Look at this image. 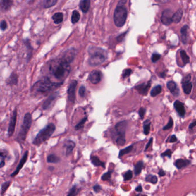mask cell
Here are the masks:
<instances>
[{
	"label": "cell",
	"mask_w": 196,
	"mask_h": 196,
	"mask_svg": "<svg viewBox=\"0 0 196 196\" xmlns=\"http://www.w3.org/2000/svg\"><path fill=\"white\" fill-rule=\"evenodd\" d=\"M63 82H52L49 77H44L36 81L31 88V92L34 96H47L54 90L59 88Z\"/></svg>",
	"instance_id": "6da1fadb"
},
{
	"label": "cell",
	"mask_w": 196,
	"mask_h": 196,
	"mask_svg": "<svg viewBox=\"0 0 196 196\" xmlns=\"http://www.w3.org/2000/svg\"><path fill=\"white\" fill-rule=\"evenodd\" d=\"M51 74L60 82H63L64 79L68 75L70 71V63L63 61L62 60L58 63L51 64L49 66Z\"/></svg>",
	"instance_id": "7a4b0ae2"
},
{
	"label": "cell",
	"mask_w": 196,
	"mask_h": 196,
	"mask_svg": "<svg viewBox=\"0 0 196 196\" xmlns=\"http://www.w3.org/2000/svg\"><path fill=\"white\" fill-rule=\"evenodd\" d=\"M88 52L89 54L88 63L92 66L99 65L108 59V52L101 48L90 47L89 48Z\"/></svg>",
	"instance_id": "3957f363"
},
{
	"label": "cell",
	"mask_w": 196,
	"mask_h": 196,
	"mask_svg": "<svg viewBox=\"0 0 196 196\" xmlns=\"http://www.w3.org/2000/svg\"><path fill=\"white\" fill-rule=\"evenodd\" d=\"M56 126L54 123H49L44 128L41 130L36 135L32 142L33 145L39 147L41 145L48 140L54 134Z\"/></svg>",
	"instance_id": "277c9868"
},
{
	"label": "cell",
	"mask_w": 196,
	"mask_h": 196,
	"mask_svg": "<svg viewBox=\"0 0 196 196\" xmlns=\"http://www.w3.org/2000/svg\"><path fill=\"white\" fill-rule=\"evenodd\" d=\"M32 123V114L29 112L26 113L23 118V124L21 126L20 130L17 136L16 140L20 144L24 143L27 138L28 131H30Z\"/></svg>",
	"instance_id": "5b68a950"
},
{
	"label": "cell",
	"mask_w": 196,
	"mask_h": 196,
	"mask_svg": "<svg viewBox=\"0 0 196 196\" xmlns=\"http://www.w3.org/2000/svg\"><path fill=\"white\" fill-rule=\"evenodd\" d=\"M127 8L124 5L118 4L114 15V24L117 27H121L124 25L127 20Z\"/></svg>",
	"instance_id": "8992f818"
},
{
	"label": "cell",
	"mask_w": 196,
	"mask_h": 196,
	"mask_svg": "<svg viewBox=\"0 0 196 196\" xmlns=\"http://www.w3.org/2000/svg\"><path fill=\"white\" fill-rule=\"evenodd\" d=\"M114 129L118 136L117 138L125 139V133L127 129V121L124 120L118 123L115 125Z\"/></svg>",
	"instance_id": "52a82bcc"
},
{
	"label": "cell",
	"mask_w": 196,
	"mask_h": 196,
	"mask_svg": "<svg viewBox=\"0 0 196 196\" xmlns=\"http://www.w3.org/2000/svg\"><path fill=\"white\" fill-rule=\"evenodd\" d=\"M17 117V110L15 108L12 113V115L11 116L8 130V135L9 137H11L14 134L15 131V128L16 125Z\"/></svg>",
	"instance_id": "ba28073f"
},
{
	"label": "cell",
	"mask_w": 196,
	"mask_h": 196,
	"mask_svg": "<svg viewBox=\"0 0 196 196\" xmlns=\"http://www.w3.org/2000/svg\"><path fill=\"white\" fill-rule=\"evenodd\" d=\"M78 82L76 80L71 81L70 83L68 89H67V95H68V99L70 102L74 104L75 100V90L76 87L77 86Z\"/></svg>",
	"instance_id": "9c48e42d"
},
{
	"label": "cell",
	"mask_w": 196,
	"mask_h": 196,
	"mask_svg": "<svg viewBox=\"0 0 196 196\" xmlns=\"http://www.w3.org/2000/svg\"><path fill=\"white\" fill-rule=\"evenodd\" d=\"M59 92H55L49 95V96L43 102L42 104V108L43 110L49 109L52 103L55 101V99L59 96Z\"/></svg>",
	"instance_id": "30bf717a"
},
{
	"label": "cell",
	"mask_w": 196,
	"mask_h": 196,
	"mask_svg": "<svg viewBox=\"0 0 196 196\" xmlns=\"http://www.w3.org/2000/svg\"><path fill=\"white\" fill-rule=\"evenodd\" d=\"M28 154L29 152L28 150H26L25 151V152L24 153L23 156L22 157L20 161V162L18 164V166H17L16 169L11 174V177H16L17 175L19 173L20 171L21 170V169L23 168V167L24 166V165L26 163L27 159H28Z\"/></svg>",
	"instance_id": "8fae6325"
},
{
	"label": "cell",
	"mask_w": 196,
	"mask_h": 196,
	"mask_svg": "<svg viewBox=\"0 0 196 196\" xmlns=\"http://www.w3.org/2000/svg\"><path fill=\"white\" fill-rule=\"evenodd\" d=\"M173 15V12L171 10L166 9L164 10L162 12V15L161 17V21L162 23L166 25H169L173 23L172 21V17Z\"/></svg>",
	"instance_id": "7c38bea8"
},
{
	"label": "cell",
	"mask_w": 196,
	"mask_h": 196,
	"mask_svg": "<svg viewBox=\"0 0 196 196\" xmlns=\"http://www.w3.org/2000/svg\"><path fill=\"white\" fill-rule=\"evenodd\" d=\"M151 87V81H149L147 83H143L135 86V89L139 92V93L143 96H146L147 93Z\"/></svg>",
	"instance_id": "4fadbf2b"
},
{
	"label": "cell",
	"mask_w": 196,
	"mask_h": 196,
	"mask_svg": "<svg viewBox=\"0 0 196 196\" xmlns=\"http://www.w3.org/2000/svg\"><path fill=\"white\" fill-rule=\"evenodd\" d=\"M101 79V73L98 70H93L92 71L89 75V80L93 84H97L100 82Z\"/></svg>",
	"instance_id": "5bb4252c"
},
{
	"label": "cell",
	"mask_w": 196,
	"mask_h": 196,
	"mask_svg": "<svg viewBox=\"0 0 196 196\" xmlns=\"http://www.w3.org/2000/svg\"><path fill=\"white\" fill-rule=\"evenodd\" d=\"M75 55V50L73 49H68L66 51L62 59L63 61L70 63L74 59Z\"/></svg>",
	"instance_id": "9a60e30c"
},
{
	"label": "cell",
	"mask_w": 196,
	"mask_h": 196,
	"mask_svg": "<svg viewBox=\"0 0 196 196\" xmlns=\"http://www.w3.org/2000/svg\"><path fill=\"white\" fill-rule=\"evenodd\" d=\"M174 106L180 117H183L186 114V110L184 107V104L182 102H180V101L177 100L174 103Z\"/></svg>",
	"instance_id": "2e32d148"
},
{
	"label": "cell",
	"mask_w": 196,
	"mask_h": 196,
	"mask_svg": "<svg viewBox=\"0 0 196 196\" xmlns=\"http://www.w3.org/2000/svg\"><path fill=\"white\" fill-rule=\"evenodd\" d=\"M167 87L171 94L177 97L180 94V90L177 86V84L174 81H169L167 83Z\"/></svg>",
	"instance_id": "e0dca14e"
},
{
	"label": "cell",
	"mask_w": 196,
	"mask_h": 196,
	"mask_svg": "<svg viewBox=\"0 0 196 196\" xmlns=\"http://www.w3.org/2000/svg\"><path fill=\"white\" fill-rule=\"evenodd\" d=\"M63 147L66 148V155L67 157L72 153L74 148L75 147V143L73 140H68L65 142Z\"/></svg>",
	"instance_id": "ac0fdd59"
},
{
	"label": "cell",
	"mask_w": 196,
	"mask_h": 196,
	"mask_svg": "<svg viewBox=\"0 0 196 196\" xmlns=\"http://www.w3.org/2000/svg\"><path fill=\"white\" fill-rule=\"evenodd\" d=\"M18 82V76L15 73H12L6 80V83L8 86H15Z\"/></svg>",
	"instance_id": "d6986e66"
},
{
	"label": "cell",
	"mask_w": 196,
	"mask_h": 196,
	"mask_svg": "<svg viewBox=\"0 0 196 196\" xmlns=\"http://www.w3.org/2000/svg\"><path fill=\"white\" fill-rule=\"evenodd\" d=\"M13 5L12 0H1L0 8L3 11H8Z\"/></svg>",
	"instance_id": "ffe728a7"
},
{
	"label": "cell",
	"mask_w": 196,
	"mask_h": 196,
	"mask_svg": "<svg viewBox=\"0 0 196 196\" xmlns=\"http://www.w3.org/2000/svg\"><path fill=\"white\" fill-rule=\"evenodd\" d=\"M190 164V161L189 160L179 159L176 161L174 165L178 169H180L183 167H185L186 166H188Z\"/></svg>",
	"instance_id": "44dd1931"
},
{
	"label": "cell",
	"mask_w": 196,
	"mask_h": 196,
	"mask_svg": "<svg viewBox=\"0 0 196 196\" xmlns=\"http://www.w3.org/2000/svg\"><path fill=\"white\" fill-rule=\"evenodd\" d=\"M188 29H189L188 25H185L183 27H182V28L180 30L181 39H182V42L183 44H186L187 43V40H188L187 35H188Z\"/></svg>",
	"instance_id": "7402d4cb"
},
{
	"label": "cell",
	"mask_w": 196,
	"mask_h": 196,
	"mask_svg": "<svg viewBox=\"0 0 196 196\" xmlns=\"http://www.w3.org/2000/svg\"><path fill=\"white\" fill-rule=\"evenodd\" d=\"M61 161V158L57 155L51 154H49L47 157V162L49 164H57Z\"/></svg>",
	"instance_id": "603a6c76"
},
{
	"label": "cell",
	"mask_w": 196,
	"mask_h": 196,
	"mask_svg": "<svg viewBox=\"0 0 196 196\" xmlns=\"http://www.w3.org/2000/svg\"><path fill=\"white\" fill-rule=\"evenodd\" d=\"M182 15H183L182 10L180 9L177 11L176 13H173V15L172 17V21L176 24L179 23L182 19Z\"/></svg>",
	"instance_id": "cb8c5ba5"
},
{
	"label": "cell",
	"mask_w": 196,
	"mask_h": 196,
	"mask_svg": "<svg viewBox=\"0 0 196 196\" xmlns=\"http://www.w3.org/2000/svg\"><path fill=\"white\" fill-rule=\"evenodd\" d=\"M182 87L183 90V92L186 94H189L191 93L193 85L192 82H188L182 83Z\"/></svg>",
	"instance_id": "d4e9b609"
},
{
	"label": "cell",
	"mask_w": 196,
	"mask_h": 196,
	"mask_svg": "<svg viewBox=\"0 0 196 196\" xmlns=\"http://www.w3.org/2000/svg\"><path fill=\"white\" fill-rule=\"evenodd\" d=\"M52 18L55 24H61L63 20V15L61 12H58L55 13L52 17Z\"/></svg>",
	"instance_id": "484cf974"
},
{
	"label": "cell",
	"mask_w": 196,
	"mask_h": 196,
	"mask_svg": "<svg viewBox=\"0 0 196 196\" xmlns=\"http://www.w3.org/2000/svg\"><path fill=\"white\" fill-rule=\"evenodd\" d=\"M90 6V0H82L80 3V8L83 13H86Z\"/></svg>",
	"instance_id": "4316f807"
},
{
	"label": "cell",
	"mask_w": 196,
	"mask_h": 196,
	"mask_svg": "<svg viewBox=\"0 0 196 196\" xmlns=\"http://www.w3.org/2000/svg\"><path fill=\"white\" fill-rule=\"evenodd\" d=\"M90 159H91V161H92V163L95 166H101L103 168H105V163L104 162H102L98 157L97 156H93V157H92L90 158Z\"/></svg>",
	"instance_id": "83f0119b"
},
{
	"label": "cell",
	"mask_w": 196,
	"mask_h": 196,
	"mask_svg": "<svg viewBox=\"0 0 196 196\" xmlns=\"http://www.w3.org/2000/svg\"><path fill=\"white\" fill-rule=\"evenodd\" d=\"M143 165H144L143 162L142 161H139L138 162L136 163L135 166V168H134V172H135V175L136 176L139 175L141 173L142 169L143 167Z\"/></svg>",
	"instance_id": "f1b7e54d"
},
{
	"label": "cell",
	"mask_w": 196,
	"mask_h": 196,
	"mask_svg": "<svg viewBox=\"0 0 196 196\" xmlns=\"http://www.w3.org/2000/svg\"><path fill=\"white\" fill-rule=\"evenodd\" d=\"M161 91H162V86L159 85L152 88V89L151 91L150 94L152 97H155L158 94L161 93Z\"/></svg>",
	"instance_id": "f546056e"
},
{
	"label": "cell",
	"mask_w": 196,
	"mask_h": 196,
	"mask_svg": "<svg viewBox=\"0 0 196 196\" xmlns=\"http://www.w3.org/2000/svg\"><path fill=\"white\" fill-rule=\"evenodd\" d=\"M58 0H44L43 2V6L44 8H49L55 6Z\"/></svg>",
	"instance_id": "4dcf8cb0"
},
{
	"label": "cell",
	"mask_w": 196,
	"mask_h": 196,
	"mask_svg": "<svg viewBox=\"0 0 196 196\" xmlns=\"http://www.w3.org/2000/svg\"><path fill=\"white\" fill-rule=\"evenodd\" d=\"M133 145H130V146H128V147H126V148H124V149H121V150L120 151V152H119L118 157H119V158H121V157L124 156V155L130 153V152L132 151V149H133Z\"/></svg>",
	"instance_id": "1f68e13d"
},
{
	"label": "cell",
	"mask_w": 196,
	"mask_h": 196,
	"mask_svg": "<svg viewBox=\"0 0 196 196\" xmlns=\"http://www.w3.org/2000/svg\"><path fill=\"white\" fill-rule=\"evenodd\" d=\"M180 55L182 61L184 65H186V64H187V63H188L189 62V61H190L189 57L186 54V53L185 52V51H183V50L180 51Z\"/></svg>",
	"instance_id": "d6a6232c"
},
{
	"label": "cell",
	"mask_w": 196,
	"mask_h": 196,
	"mask_svg": "<svg viewBox=\"0 0 196 196\" xmlns=\"http://www.w3.org/2000/svg\"><path fill=\"white\" fill-rule=\"evenodd\" d=\"M80 18V14L77 11H74L71 16V22L73 24L77 23Z\"/></svg>",
	"instance_id": "836d02e7"
},
{
	"label": "cell",
	"mask_w": 196,
	"mask_h": 196,
	"mask_svg": "<svg viewBox=\"0 0 196 196\" xmlns=\"http://www.w3.org/2000/svg\"><path fill=\"white\" fill-rule=\"evenodd\" d=\"M150 125H151V121L149 120H146V121H145L143 123V131L144 133L146 135H148L149 133Z\"/></svg>",
	"instance_id": "e575fe53"
},
{
	"label": "cell",
	"mask_w": 196,
	"mask_h": 196,
	"mask_svg": "<svg viewBox=\"0 0 196 196\" xmlns=\"http://www.w3.org/2000/svg\"><path fill=\"white\" fill-rule=\"evenodd\" d=\"M11 184V182L9 180V181L5 182L1 185V195H3L6 192V190L8 189L9 187L10 186Z\"/></svg>",
	"instance_id": "d590c367"
},
{
	"label": "cell",
	"mask_w": 196,
	"mask_h": 196,
	"mask_svg": "<svg viewBox=\"0 0 196 196\" xmlns=\"http://www.w3.org/2000/svg\"><path fill=\"white\" fill-rule=\"evenodd\" d=\"M146 180L147 182H150L153 184H156L158 182V178L155 176L148 174L146 177Z\"/></svg>",
	"instance_id": "8d00e7d4"
},
{
	"label": "cell",
	"mask_w": 196,
	"mask_h": 196,
	"mask_svg": "<svg viewBox=\"0 0 196 196\" xmlns=\"http://www.w3.org/2000/svg\"><path fill=\"white\" fill-rule=\"evenodd\" d=\"M9 155V152L6 149H0V158L2 159L1 161H5Z\"/></svg>",
	"instance_id": "74e56055"
},
{
	"label": "cell",
	"mask_w": 196,
	"mask_h": 196,
	"mask_svg": "<svg viewBox=\"0 0 196 196\" xmlns=\"http://www.w3.org/2000/svg\"><path fill=\"white\" fill-rule=\"evenodd\" d=\"M78 193V190L77 189V185H74L72 188L70 190L68 193L67 194L68 196H74L77 195Z\"/></svg>",
	"instance_id": "f35d334b"
},
{
	"label": "cell",
	"mask_w": 196,
	"mask_h": 196,
	"mask_svg": "<svg viewBox=\"0 0 196 196\" xmlns=\"http://www.w3.org/2000/svg\"><path fill=\"white\" fill-rule=\"evenodd\" d=\"M87 117H84L83 119H82V120H81L75 126V130H80V129H81L82 128V127H83V125H85V123H86V121H87Z\"/></svg>",
	"instance_id": "ab89813d"
},
{
	"label": "cell",
	"mask_w": 196,
	"mask_h": 196,
	"mask_svg": "<svg viewBox=\"0 0 196 196\" xmlns=\"http://www.w3.org/2000/svg\"><path fill=\"white\" fill-rule=\"evenodd\" d=\"M113 172V170L111 171H108L107 173H105L104 175H102V176L101 177V179L102 180H109L111 177V174Z\"/></svg>",
	"instance_id": "60d3db41"
},
{
	"label": "cell",
	"mask_w": 196,
	"mask_h": 196,
	"mask_svg": "<svg viewBox=\"0 0 196 196\" xmlns=\"http://www.w3.org/2000/svg\"><path fill=\"white\" fill-rule=\"evenodd\" d=\"M132 176H133L132 171L131 170H128L123 175L124 180H129L132 179Z\"/></svg>",
	"instance_id": "b9f144b4"
},
{
	"label": "cell",
	"mask_w": 196,
	"mask_h": 196,
	"mask_svg": "<svg viewBox=\"0 0 196 196\" xmlns=\"http://www.w3.org/2000/svg\"><path fill=\"white\" fill-rule=\"evenodd\" d=\"M173 125V120L171 117H170L167 124L163 128V130H168L171 128Z\"/></svg>",
	"instance_id": "7bdbcfd3"
},
{
	"label": "cell",
	"mask_w": 196,
	"mask_h": 196,
	"mask_svg": "<svg viewBox=\"0 0 196 196\" xmlns=\"http://www.w3.org/2000/svg\"><path fill=\"white\" fill-rule=\"evenodd\" d=\"M161 58V55L157 53H154L152 54L151 57V61L152 62H157Z\"/></svg>",
	"instance_id": "ee69618b"
},
{
	"label": "cell",
	"mask_w": 196,
	"mask_h": 196,
	"mask_svg": "<svg viewBox=\"0 0 196 196\" xmlns=\"http://www.w3.org/2000/svg\"><path fill=\"white\" fill-rule=\"evenodd\" d=\"M131 73H132V70L131 69H125L123 72V74H122L123 78H125L128 77V76H130L131 75Z\"/></svg>",
	"instance_id": "f6af8a7d"
},
{
	"label": "cell",
	"mask_w": 196,
	"mask_h": 196,
	"mask_svg": "<svg viewBox=\"0 0 196 196\" xmlns=\"http://www.w3.org/2000/svg\"><path fill=\"white\" fill-rule=\"evenodd\" d=\"M85 93H86V88L84 86H81L80 89H79V91H78V93L80 94V96L81 97H84L85 95Z\"/></svg>",
	"instance_id": "bcb514c9"
},
{
	"label": "cell",
	"mask_w": 196,
	"mask_h": 196,
	"mask_svg": "<svg viewBox=\"0 0 196 196\" xmlns=\"http://www.w3.org/2000/svg\"><path fill=\"white\" fill-rule=\"evenodd\" d=\"M8 27V24L7 23L5 20H2L1 22L0 23V28L2 31H5L6 30Z\"/></svg>",
	"instance_id": "7dc6e473"
},
{
	"label": "cell",
	"mask_w": 196,
	"mask_h": 196,
	"mask_svg": "<svg viewBox=\"0 0 196 196\" xmlns=\"http://www.w3.org/2000/svg\"><path fill=\"white\" fill-rule=\"evenodd\" d=\"M171 155H172V151L170 149H166V151L165 152H164L161 154V157H167L171 158Z\"/></svg>",
	"instance_id": "c3c4849f"
},
{
	"label": "cell",
	"mask_w": 196,
	"mask_h": 196,
	"mask_svg": "<svg viewBox=\"0 0 196 196\" xmlns=\"http://www.w3.org/2000/svg\"><path fill=\"white\" fill-rule=\"evenodd\" d=\"M146 111V109L145 108H140V109L139 111V115L141 119H143L144 118Z\"/></svg>",
	"instance_id": "681fc988"
},
{
	"label": "cell",
	"mask_w": 196,
	"mask_h": 196,
	"mask_svg": "<svg viewBox=\"0 0 196 196\" xmlns=\"http://www.w3.org/2000/svg\"><path fill=\"white\" fill-rule=\"evenodd\" d=\"M177 140V137L175 135H172V136L170 137V138L169 140L168 139V140H167V142H169L170 143H173V142H176Z\"/></svg>",
	"instance_id": "f907efd6"
},
{
	"label": "cell",
	"mask_w": 196,
	"mask_h": 196,
	"mask_svg": "<svg viewBox=\"0 0 196 196\" xmlns=\"http://www.w3.org/2000/svg\"><path fill=\"white\" fill-rule=\"evenodd\" d=\"M191 80V75L190 74H188L187 76L184 77L182 80V83H185V82H188L190 81Z\"/></svg>",
	"instance_id": "816d5d0a"
},
{
	"label": "cell",
	"mask_w": 196,
	"mask_h": 196,
	"mask_svg": "<svg viewBox=\"0 0 196 196\" xmlns=\"http://www.w3.org/2000/svg\"><path fill=\"white\" fill-rule=\"evenodd\" d=\"M93 190H94L95 192L98 193V192H99V191L101 190V187L99 185H96L94 186V187H93Z\"/></svg>",
	"instance_id": "f5cc1de1"
},
{
	"label": "cell",
	"mask_w": 196,
	"mask_h": 196,
	"mask_svg": "<svg viewBox=\"0 0 196 196\" xmlns=\"http://www.w3.org/2000/svg\"><path fill=\"white\" fill-rule=\"evenodd\" d=\"M152 140H153V138H151L148 142V143H147L146 146V148H145V151H147V149L149 148V147L151 146V145H152Z\"/></svg>",
	"instance_id": "db71d44e"
},
{
	"label": "cell",
	"mask_w": 196,
	"mask_h": 196,
	"mask_svg": "<svg viewBox=\"0 0 196 196\" xmlns=\"http://www.w3.org/2000/svg\"><path fill=\"white\" fill-rule=\"evenodd\" d=\"M158 174L160 177H163V176H164L166 175V172L162 169H161L159 170V171L158 172Z\"/></svg>",
	"instance_id": "11a10c76"
},
{
	"label": "cell",
	"mask_w": 196,
	"mask_h": 196,
	"mask_svg": "<svg viewBox=\"0 0 196 196\" xmlns=\"http://www.w3.org/2000/svg\"><path fill=\"white\" fill-rule=\"evenodd\" d=\"M135 190L137 192H142V190H143V189H142V186L141 185H139L138 186V187H137L135 189Z\"/></svg>",
	"instance_id": "9f6ffc18"
},
{
	"label": "cell",
	"mask_w": 196,
	"mask_h": 196,
	"mask_svg": "<svg viewBox=\"0 0 196 196\" xmlns=\"http://www.w3.org/2000/svg\"><path fill=\"white\" fill-rule=\"evenodd\" d=\"M196 121H195L194 122H193V123H192L190 125H189V129H193L195 126H196Z\"/></svg>",
	"instance_id": "6f0895ef"
},
{
	"label": "cell",
	"mask_w": 196,
	"mask_h": 196,
	"mask_svg": "<svg viewBox=\"0 0 196 196\" xmlns=\"http://www.w3.org/2000/svg\"><path fill=\"white\" fill-rule=\"evenodd\" d=\"M5 165V161H1L0 162V169L4 167Z\"/></svg>",
	"instance_id": "680465c9"
},
{
	"label": "cell",
	"mask_w": 196,
	"mask_h": 196,
	"mask_svg": "<svg viewBox=\"0 0 196 196\" xmlns=\"http://www.w3.org/2000/svg\"><path fill=\"white\" fill-rule=\"evenodd\" d=\"M49 170H51V171H52V170H54V167H51V166H49Z\"/></svg>",
	"instance_id": "91938a15"
}]
</instances>
